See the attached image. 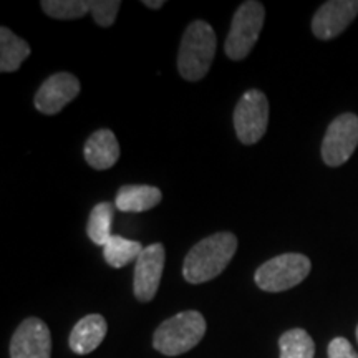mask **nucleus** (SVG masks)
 Masks as SVG:
<instances>
[{"label": "nucleus", "mask_w": 358, "mask_h": 358, "mask_svg": "<svg viewBox=\"0 0 358 358\" xmlns=\"http://www.w3.org/2000/svg\"><path fill=\"white\" fill-rule=\"evenodd\" d=\"M143 245L138 241L124 239L122 236H111V239L103 245V256L108 266L115 268H122L129 262H136L143 252Z\"/></svg>", "instance_id": "obj_16"}, {"label": "nucleus", "mask_w": 358, "mask_h": 358, "mask_svg": "<svg viewBox=\"0 0 358 358\" xmlns=\"http://www.w3.org/2000/svg\"><path fill=\"white\" fill-rule=\"evenodd\" d=\"M358 15V0H329L315 12L312 32L320 40L338 37Z\"/></svg>", "instance_id": "obj_11"}, {"label": "nucleus", "mask_w": 358, "mask_h": 358, "mask_svg": "<svg viewBox=\"0 0 358 358\" xmlns=\"http://www.w3.org/2000/svg\"><path fill=\"white\" fill-rule=\"evenodd\" d=\"M120 7V0H90V13L100 27L113 25Z\"/></svg>", "instance_id": "obj_20"}, {"label": "nucleus", "mask_w": 358, "mask_h": 358, "mask_svg": "<svg viewBox=\"0 0 358 358\" xmlns=\"http://www.w3.org/2000/svg\"><path fill=\"white\" fill-rule=\"evenodd\" d=\"M217 38L214 29L204 20L187 25L178 53V71L187 82H199L211 69Z\"/></svg>", "instance_id": "obj_2"}, {"label": "nucleus", "mask_w": 358, "mask_h": 358, "mask_svg": "<svg viewBox=\"0 0 358 358\" xmlns=\"http://www.w3.org/2000/svg\"><path fill=\"white\" fill-rule=\"evenodd\" d=\"M206 320L198 310H186L164 320L153 335V347L168 357L189 352L203 340Z\"/></svg>", "instance_id": "obj_3"}, {"label": "nucleus", "mask_w": 358, "mask_h": 358, "mask_svg": "<svg viewBox=\"0 0 358 358\" xmlns=\"http://www.w3.org/2000/svg\"><path fill=\"white\" fill-rule=\"evenodd\" d=\"M85 159L93 169H110L120 159V145L111 129H98L85 143Z\"/></svg>", "instance_id": "obj_13"}, {"label": "nucleus", "mask_w": 358, "mask_h": 358, "mask_svg": "<svg viewBox=\"0 0 358 358\" xmlns=\"http://www.w3.org/2000/svg\"><path fill=\"white\" fill-rule=\"evenodd\" d=\"M164 261H166V254H164L163 244L156 243L146 245L136 259V266H134V297L140 302L153 301L158 287L161 284V277L164 271Z\"/></svg>", "instance_id": "obj_8"}, {"label": "nucleus", "mask_w": 358, "mask_h": 358, "mask_svg": "<svg viewBox=\"0 0 358 358\" xmlns=\"http://www.w3.org/2000/svg\"><path fill=\"white\" fill-rule=\"evenodd\" d=\"M358 146V116L343 113L327 128L322 141V159L327 166H342Z\"/></svg>", "instance_id": "obj_7"}, {"label": "nucleus", "mask_w": 358, "mask_h": 358, "mask_svg": "<svg viewBox=\"0 0 358 358\" xmlns=\"http://www.w3.org/2000/svg\"><path fill=\"white\" fill-rule=\"evenodd\" d=\"M329 358H358V353L353 350L352 343L347 338L337 337L330 342Z\"/></svg>", "instance_id": "obj_21"}, {"label": "nucleus", "mask_w": 358, "mask_h": 358, "mask_svg": "<svg viewBox=\"0 0 358 358\" xmlns=\"http://www.w3.org/2000/svg\"><path fill=\"white\" fill-rule=\"evenodd\" d=\"M52 335L47 324L37 317L17 327L10 342V358H50Z\"/></svg>", "instance_id": "obj_9"}, {"label": "nucleus", "mask_w": 358, "mask_h": 358, "mask_svg": "<svg viewBox=\"0 0 358 358\" xmlns=\"http://www.w3.org/2000/svg\"><path fill=\"white\" fill-rule=\"evenodd\" d=\"M280 358H313L315 343L303 329H292L279 338Z\"/></svg>", "instance_id": "obj_18"}, {"label": "nucleus", "mask_w": 358, "mask_h": 358, "mask_svg": "<svg viewBox=\"0 0 358 358\" xmlns=\"http://www.w3.org/2000/svg\"><path fill=\"white\" fill-rule=\"evenodd\" d=\"M106 332H108V324L100 313L83 317L71 330L69 340L70 348L77 355H88L101 345Z\"/></svg>", "instance_id": "obj_12"}, {"label": "nucleus", "mask_w": 358, "mask_h": 358, "mask_svg": "<svg viewBox=\"0 0 358 358\" xmlns=\"http://www.w3.org/2000/svg\"><path fill=\"white\" fill-rule=\"evenodd\" d=\"M42 10L57 20L82 19L90 12V0H43Z\"/></svg>", "instance_id": "obj_19"}, {"label": "nucleus", "mask_w": 358, "mask_h": 358, "mask_svg": "<svg viewBox=\"0 0 358 358\" xmlns=\"http://www.w3.org/2000/svg\"><path fill=\"white\" fill-rule=\"evenodd\" d=\"M357 340H358V327H357Z\"/></svg>", "instance_id": "obj_23"}, {"label": "nucleus", "mask_w": 358, "mask_h": 358, "mask_svg": "<svg viewBox=\"0 0 358 358\" xmlns=\"http://www.w3.org/2000/svg\"><path fill=\"white\" fill-rule=\"evenodd\" d=\"M115 219V208L111 203H100L92 209L87 226V234L93 244L105 245L111 239V224Z\"/></svg>", "instance_id": "obj_17"}, {"label": "nucleus", "mask_w": 358, "mask_h": 358, "mask_svg": "<svg viewBox=\"0 0 358 358\" xmlns=\"http://www.w3.org/2000/svg\"><path fill=\"white\" fill-rule=\"evenodd\" d=\"M237 250L232 232H216L192 245L182 264V275L189 284H204L216 279L229 266Z\"/></svg>", "instance_id": "obj_1"}, {"label": "nucleus", "mask_w": 358, "mask_h": 358, "mask_svg": "<svg viewBox=\"0 0 358 358\" xmlns=\"http://www.w3.org/2000/svg\"><path fill=\"white\" fill-rule=\"evenodd\" d=\"M163 199L159 187L148 185H128L120 187L115 206L122 213H145L158 206Z\"/></svg>", "instance_id": "obj_14"}, {"label": "nucleus", "mask_w": 358, "mask_h": 358, "mask_svg": "<svg viewBox=\"0 0 358 358\" xmlns=\"http://www.w3.org/2000/svg\"><path fill=\"white\" fill-rule=\"evenodd\" d=\"M80 90H82V85L75 75L60 71L42 83L34 98V105L40 113L57 115L78 96Z\"/></svg>", "instance_id": "obj_10"}, {"label": "nucleus", "mask_w": 358, "mask_h": 358, "mask_svg": "<svg viewBox=\"0 0 358 358\" xmlns=\"http://www.w3.org/2000/svg\"><path fill=\"white\" fill-rule=\"evenodd\" d=\"M268 124V100L261 90H248L234 110V128L241 143L256 145Z\"/></svg>", "instance_id": "obj_6"}, {"label": "nucleus", "mask_w": 358, "mask_h": 358, "mask_svg": "<svg viewBox=\"0 0 358 358\" xmlns=\"http://www.w3.org/2000/svg\"><path fill=\"white\" fill-rule=\"evenodd\" d=\"M143 6L150 7V8H155V10H158L164 6V0H158V2H153V0H143Z\"/></svg>", "instance_id": "obj_22"}, {"label": "nucleus", "mask_w": 358, "mask_h": 358, "mask_svg": "<svg viewBox=\"0 0 358 358\" xmlns=\"http://www.w3.org/2000/svg\"><path fill=\"white\" fill-rule=\"evenodd\" d=\"M264 19H266V10L261 2L248 0L241 3L232 17L229 35L224 45L226 55L231 60L239 62L249 55L261 35Z\"/></svg>", "instance_id": "obj_4"}, {"label": "nucleus", "mask_w": 358, "mask_h": 358, "mask_svg": "<svg viewBox=\"0 0 358 358\" xmlns=\"http://www.w3.org/2000/svg\"><path fill=\"white\" fill-rule=\"evenodd\" d=\"M310 259L303 254H282L264 262L256 271V284L266 292H284L301 284L310 274Z\"/></svg>", "instance_id": "obj_5"}, {"label": "nucleus", "mask_w": 358, "mask_h": 358, "mask_svg": "<svg viewBox=\"0 0 358 358\" xmlns=\"http://www.w3.org/2000/svg\"><path fill=\"white\" fill-rule=\"evenodd\" d=\"M30 55V45L17 37L7 27L0 29V71L10 73L19 70Z\"/></svg>", "instance_id": "obj_15"}]
</instances>
